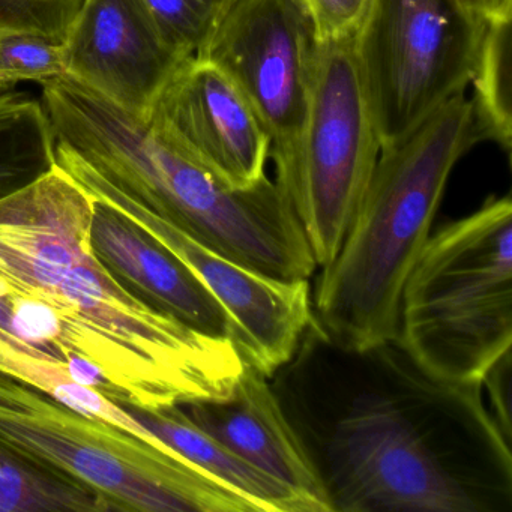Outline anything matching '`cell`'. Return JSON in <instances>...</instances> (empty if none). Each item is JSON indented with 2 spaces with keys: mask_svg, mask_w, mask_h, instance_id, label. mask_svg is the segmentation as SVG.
I'll return each instance as SVG.
<instances>
[{
  "mask_svg": "<svg viewBox=\"0 0 512 512\" xmlns=\"http://www.w3.org/2000/svg\"><path fill=\"white\" fill-rule=\"evenodd\" d=\"M332 512H512V448L482 383L425 370L397 338L334 343L311 319L269 379Z\"/></svg>",
  "mask_w": 512,
  "mask_h": 512,
  "instance_id": "6da1fadb",
  "label": "cell"
},
{
  "mask_svg": "<svg viewBox=\"0 0 512 512\" xmlns=\"http://www.w3.org/2000/svg\"><path fill=\"white\" fill-rule=\"evenodd\" d=\"M94 205L56 164L0 200V296L55 314L83 385L119 406L158 412L229 397L244 370L233 341L122 286L92 250Z\"/></svg>",
  "mask_w": 512,
  "mask_h": 512,
  "instance_id": "7a4b0ae2",
  "label": "cell"
},
{
  "mask_svg": "<svg viewBox=\"0 0 512 512\" xmlns=\"http://www.w3.org/2000/svg\"><path fill=\"white\" fill-rule=\"evenodd\" d=\"M56 166L88 173L218 256L284 281L316 272L292 203L266 176L233 188L182 154L148 122L65 77L43 89Z\"/></svg>",
  "mask_w": 512,
  "mask_h": 512,
  "instance_id": "3957f363",
  "label": "cell"
},
{
  "mask_svg": "<svg viewBox=\"0 0 512 512\" xmlns=\"http://www.w3.org/2000/svg\"><path fill=\"white\" fill-rule=\"evenodd\" d=\"M481 142L461 94L380 149L343 245L311 289L326 337L349 349L397 338L404 281L430 238L455 164Z\"/></svg>",
  "mask_w": 512,
  "mask_h": 512,
  "instance_id": "277c9868",
  "label": "cell"
},
{
  "mask_svg": "<svg viewBox=\"0 0 512 512\" xmlns=\"http://www.w3.org/2000/svg\"><path fill=\"white\" fill-rule=\"evenodd\" d=\"M397 340L425 370L457 383H482L512 349L509 194L430 235L404 281Z\"/></svg>",
  "mask_w": 512,
  "mask_h": 512,
  "instance_id": "5b68a950",
  "label": "cell"
},
{
  "mask_svg": "<svg viewBox=\"0 0 512 512\" xmlns=\"http://www.w3.org/2000/svg\"><path fill=\"white\" fill-rule=\"evenodd\" d=\"M0 451L82 484L112 511L262 512L179 454L0 373Z\"/></svg>",
  "mask_w": 512,
  "mask_h": 512,
  "instance_id": "8992f818",
  "label": "cell"
},
{
  "mask_svg": "<svg viewBox=\"0 0 512 512\" xmlns=\"http://www.w3.org/2000/svg\"><path fill=\"white\" fill-rule=\"evenodd\" d=\"M487 26L460 0H371L352 49L380 149L466 92Z\"/></svg>",
  "mask_w": 512,
  "mask_h": 512,
  "instance_id": "52a82bcc",
  "label": "cell"
},
{
  "mask_svg": "<svg viewBox=\"0 0 512 512\" xmlns=\"http://www.w3.org/2000/svg\"><path fill=\"white\" fill-rule=\"evenodd\" d=\"M322 47L301 0H235L196 53L220 68L256 113L284 196L298 169Z\"/></svg>",
  "mask_w": 512,
  "mask_h": 512,
  "instance_id": "ba28073f",
  "label": "cell"
},
{
  "mask_svg": "<svg viewBox=\"0 0 512 512\" xmlns=\"http://www.w3.org/2000/svg\"><path fill=\"white\" fill-rule=\"evenodd\" d=\"M379 154L352 41L323 44L298 169L286 193L319 268L340 251Z\"/></svg>",
  "mask_w": 512,
  "mask_h": 512,
  "instance_id": "9c48e42d",
  "label": "cell"
},
{
  "mask_svg": "<svg viewBox=\"0 0 512 512\" xmlns=\"http://www.w3.org/2000/svg\"><path fill=\"white\" fill-rule=\"evenodd\" d=\"M62 170L94 199L130 218L202 280L226 310L233 344L245 365L271 379L292 358L313 319L310 280H278L238 265L88 173Z\"/></svg>",
  "mask_w": 512,
  "mask_h": 512,
  "instance_id": "30bf717a",
  "label": "cell"
},
{
  "mask_svg": "<svg viewBox=\"0 0 512 512\" xmlns=\"http://www.w3.org/2000/svg\"><path fill=\"white\" fill-rule=\"evenodd\" d=\"M146 122L230 187L266 178L268 133L235 83L206 59L191 56L178 65Z\"/></svg>",
  "mask_w": 512,
  "mask_h": 512,
  "instance_id": "8fae6325",
  "label": "cell"
},
{
  "mask_svg": "<svg viewBox=\"0 0 512 512\" xmlns=\"http://www.w3.org/2000/svg\"><path fill=\"white\" fill-rule=\"evenodd\" d=\"M64 44L71 79L143 122L185 61L167 46L142 0H85Z\"/></svg>",
  "mask_w": 512,
  "mask_h": 512,
  "instance_id": "7c38bea8",
  "label": "cell"
},
{
  "mask_svg": "<svg viewBox=\"0 0 512 512\" xmlns=\"http://www.w3.org/2000/svg\"><path fill=\"white\" fill-rule=\"evenodd\" d=\"M191 422L233 454L332 512L322 481L268 377L244 364L229 397L182 404Z\"/></svg>",
  "mask_w": 512,
  "mask_h": 512,
  "instance_id": "4fadbf2b",
  "label": "cell"
},
{
  "mask_svg": "<svg viewBox=\"0 0 512 512\" xmlns=\"http://www.w3.org/2000/svg\"><path fill=\"white\" fill-rule=\"evenodd\" d=\"M94 202L92 250L122 286L197 331L232 340V322L202 280L130 218Z\"/></svg>",
  "mask_w": 512,
  "mask_h": 512,
  "instance_id": "5bb4252c",
  "label": "cell"
},
{
  "mask_svg": "<svg viewBox=\"0 0 512 512\" xmlns=\"http://www.w3.org/2000/svg\"><path fill=\"white\" fill-rule=\"evenodd\" d=\"M127 409L146 430L184 455L191 463L211 473L218 481L242 494L262 512H320L307 497L289 485L251 466L211 434L187 418L181 407L143 412Z\"/></svg>",
  "mask_w": 512,
  "mask_h": 512,
  "instance_id": "9a60e30c",
  "label": "cell"
},
{
  "mask_svg": "<svg viewBox=\"0 0 512 512\" xmlns=\"http://www.w3.org/2000/svg\"><path fill=\"white\" fill-rule=\"evenodd\" d=\"M55 167V137L43 103L0 89V200Z\"/></svg>",
  "mask_w": 512,
  "mask_h": 512,
  "instance_id": "2e32d148",
  "label": "cell"
},
{
  "mask_svg": "<svg viewBox=\"0 0 512 512\" xmlns=\"http://www.w3.org/2000/svg\"><path fill=\"white\" fill-rule=\"evenodd\" d=\"M470 98L482 142L511 152V22L488 25L473 71Z\"/></svg>",
  "mask_w": 512,
  "mask_h": 512,
  "instance_id": "e0dca14e",
  "label": "cell"
},
{
  "mask_svg": "<svg viewBox=\"0 0 512 512\" xmlns=\"http://www.w3.org/2000/svg\"><path fill=\"white\" fill-rule=\"evenodd\" d=\"M101 512L109 503L82 484L0 451V512Z\"/></svg>",
  "mask_w": 512,
  "mask_h": 512,
  "instance_id": "ac0fdd59",
  "label": "cell"
},
{
  "mask_svg": "<svg viewBox=\"0 0 512 512\" xmlns=\"http://www.w3.org/2000/svg\"><path fill=\"white\" fill-rule=\"evenodd\" d=\"M67 76L64 41L26 29H0V89Z\"/></svg>",
  "mask_w": 512,
  "mask_h": 512,
  "instance_id": "d6986e66",
  "label": "cell"
},
{
  "mask_svg": "<svg viewBox=\"0 0 512 512\" xmlns=\"http://www.w3.org/2000/svg\"><path fill=\"white\" fill-rule=\"evenodd\" d=\"M167 46L181 59L196 56L235 0H142Z\"/></svg>",
  "mask_w": 512,
  "mask_h": 512,
  "instance_id": "ffe728a7",
  "label": "cell"
},
{
  "mask_svg": "<svg viewBox=\"0 0 512 512\" xmlns=\"http://www.w3.org/2000/svg\"><path fill=\"white\" fill-rule=\"evenodd\" d=\"M85 0H0V29L40 32L65 41Z\"/></svg>",
  "mask_w": 512,
  "mask_h": 512,
  "instance_id": "44dd1931",
  "label": "cell"
},
{
  "mask_svg": "<svg viewBox=\"0 0 512 512\" xmlns=\"http://www.w3.org/2000/svg\"><path fill=\"white\" fill-rule=\"evenodd\" d=\"M322 44L352 41L371 0H301Z\"/></svg>",
  "mask_w": 512,
  "mask_h": 512,
  "instance_id": "7402d4cb",
  "label": "cell"
},
{
  "mask_svg": "<svg viewBox=\"0 0 512 512\" xmlns=\"http://www.w3.org/2000/svg\"><path fill=\"white\" fill-rule=\"evenodd\" d=\"M512 350V349H511ZM503 353L482 379V388H487L490 413L506 439H512L511 419V374L512 352Z\"/></svg>",
  "mask_w": 512,
  "mask_h": 512,
  "instance_id": "603a6c76",
  "label": "cell"
},
{
  "mask_svg": "<svg viewBox=\"0 0 512 512\" xmlns=\"http://www.w3.org/2000/svg\"><path fill=\"white\" fill-rule=\"evenodd\" d=\"M461 4L484 20L487 25L509 23L512 19V0H460Z\"/></svg>",
  "mask_w": 512,
  "mask_h": 512,
  "instance_id": "cb8c5ba5",
  "label": "cell"
}]
</instances>
